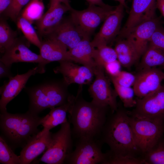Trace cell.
I'll return each instance as SVG.
<instances>
[{
  "label": "cell",
  "instance_id": "12",
  "mask_svg": "<svg viewBox=\"0 0 164 164\" xmlns=\"http://www.w3.org/2000/svg\"><path fill=\"white\" fill-rule=\"evenodd\" d=\"M124 8L119 4L105 19L99 31L91 41L94 47L108 45L118 36L124 16Z\"/></svg>",
  "mask_w": 164,
  "mask_h": 164
},
{
  "label": "cell",
  "instance_id": "26",
  "mask_svg": "<svg viewBox=\"0 0 164 164\" xmlns=\"http://www.w3.org/2000/svg\"><path fill=\"white\" fill-rule=\"evenodd\" d=\"M18 38L16 32L6 21L1 19L0 22V51L3 54L14 43Z\"/></svg>",
  "mask_w": 164,
  "mask_h": 164
},
{
  "label": "cell",
  "instance_id": "7",
  "mask_svg": "<svg viewBox=\"0 0 164 164\" xmlns=\"http://www.w3.org/2000/svg\"><path fill=\"white\" fill-rule=\"evenodd\" d=\"M115 7H103L89 5L87 9L78 10L72 8L70 18L85 38L91 35L100 23L114 10Z\"/></svg>",
  "mask_w": 164,
  "mask_h": 164
},
{
  "label": "cell",
  "instance_id": "3",
  "mask_svg": "<svg viewBox=\"0 0 164 164\" xmlns=\"http://www.w3.org/2000/svg\"><path fill=\"white\" fill-rule=\"evenodd\" d=\"M42 118L28 111L23 114L0 112V136L14 151L22 148L39 132L38 127Z\"/></svg>",
  "mask_w": 164,
  "mask_h": 164
},
{
  "label": "cell",
  "instance_id": "24",
  "mask_svg": "<svg viewBox=\"0 0 164 164\" xmlns=\"http://www.w3.org/2000/svg\"><path fill=\"white\" fill-rule=\"evenodd\" d=\"M114 49L121 66L130 68L140 58L132 42L126 37L117 39Z\"/></svg>",
  "mask_w": 164,
  "mask_h": 164
},
{
  "label": "cell",
  "instance_id": "32",
  "mask_svg": "<svg viewBox=\"0 0 164 164\" xmlns=\"http://www.w3.org/2000/svg\"><path fill=\"white\" fill-rule=\"evenodd\" d=\"M112 82L124 107L129 108L135 106L136 101L134 98L135 94L133 88L120 86L114 82Z\"/></svg>",
  "mask_w": 164,
  "mask_h": 164
},
{
  "label": "cell",
  "instance_id": "17",
  "mask_svg": "<svg viewBox=\"0 0 164 164\" xmlns=\"http://www.w3.org/2000/svg\"><path fill=\"white\" fill-rule=\"evenodd\" d=\"M156 0H132L127 21L117 39L124 38L142 20L155 15Z\"/></svg>",
  "mask_w": 164,
  "mask_h": 164
},
{
  "label": "cell",
  "instance_id": "14",
  "mask_svg": "<svg viewBox=\"0 0 164 164\" xmlns=\"http://www.w3.org/2000/svg\"><path fill=\"white\" fill-rule=\"evenodd\" d=\"M161 24L160 19L155 15H152L138 24L124 38H128L132 42L140 57L148 47L152 35Z\"/></svg>",
  "mask_w": 164,
  "mask_h": 164
},
{
  "label": "cell",
  "instance_id": "35",
  "mask_svg": "<svg viewBox=\"0 0 164 164\" xmlns=\"http://www.w3.org/2000/svg\"><path fill=\"white\" fill-rule=\"evenodd\" d=\"M112 82L125 87H131L135 83L136 76L131 73L125 71H120L114 76H109Z\"/></svg>",
  "mask_w": 164,
  "mask_h": 164
},
{
  "label": "cell",
  "instance_id": "18",
  "mask_svg": "<svg viewBox=\"0 0 164 164\" xmlns=\"http://www.w3.org/2000/svg\"><path fill=\"white\" fill-rule=\"evenodd\" d=\"M46 39L58 42L67 47L68 50L74 47L85 38L70 17L63 18L57 26L46 36Z\"/></svg>",
  "mask_w": 164,
  "mask_h": 164
},
{
  "label": "cell",
  "instance_id": "1",
  "mask_svg": "<svg viewBox=\"0 0 164 164\" xmlns=\"http://www.w3.org/2000/svg\"><path fill=\"white\" fill-rule=\"evenodd\" d=\"M82 85H80L68 111L69 121L73 125L72 135L77 138H96L106 122L109 107L85 100L82 96Z\"/></svg>",
  "mask_w": 164,
  "mask_h": 164
},
{
  "label": "cell",
  "instance_id": "2",
  "mask_svg": "<svg viewBox=\"0 0 164 164\" xmlns=\"http://www.w3.org/2000/svg\"><path fill=\"white\" fill-rule=\"evenodd\" d=\"M108 117L99 139L107 144L110 155L138 156L140 152L136 145L127 112L118 108Z\"/></svg>",
  "mask_w": 164,
  "mask_h": 164
},
{
  "label": "cell",
  "instance_id": "9",
  "mask_svg": "<svg viewBox=\"0 0 164 164\" xmlns=\"http://www.w3.org/2000/svg\"><path fill=\"white\" fill-rule=\"evenodd\" d=\"M104 67L97 64L93 71L95 79L88 89L92 101L101 105L109 107L112 113L118 108L117 101L118 94L111 87L109 79L106 76Z\"/></svg>",
  "mask_w": 164,
  "mask_h": 164
},
{
  "label": "cell",
  "instance_id": "30",
  "mask_svg": "<svg viewBox=\"0 0 164 164\" xmlns=\"http://www.w3.org/2000/svg\"><path fill=\"white\" fill-rule=\"evenodd\" d=\"M143 158L146 164H164V141L161 139Z\"/></svg>",
  "mask_w": 164,
  "mask_h": 164
},
{
  "label": "cell",
  "instance_id": "29",
  "mask_svg": "<svg viewBox=\"0 0 164 164\" xmlns=\"http://www.w3.org/2000/svg\"><path fill=\"white\" fill-rule=\"evenodd\" d=\"M95 49L94 59L96 64L103 66L117 60V54L114 49L108 45H103Z\"/></svg>",
  "mask_w": 164,
  "mask_h": 164
},
{
  "label": "cell",
  "instance_id": "33",
  "mask_svg": "<svg viewBox=\"0 0 164 164\" xmlns=\"http://www.w3.org/2000/svg\"><path fill=\"white\" fill-rule=\"evenodd\" d=\"M106 153L107 159L105 164H146L143 157L112 155Z\"/></svg>",
  "mask_w": 164,
  "mask_h": 164
},
{
  "label": "cell",
  "instance_id": "25",
  "mask_svg": "<svg viewBox=\"0 0 164 164\" xmlns=\"http://www.w3.org/2000/svg\"><path fill=\"white\" fill-rule=\"evenodd\" d=\"M142 56L139 70L158 66L164 67V53L150 44Z\"/></svg>",
  "mask_w": 164,
  "mask_h": 164
},
{
  "label": "cell",
  "instance_id": "19",
  "mask_svg": "<svg viewBox=\"0 0 164 164\" xmlns=\"http://www.w3.org/2000/svg\"><path fill=\"white\" fill-rule=\"evenodd\" d=\"M71 8L61 3H50L48 11L36 21L39 34L45 36L48 35L61 21L64 14Z\"/></svg>",
  "mask_w": 164,
  "mask_h": 164
},
{
  "label": "cell",
  "instance_id": "43",
  "mask_svg": "<svg viewBox=\"0 0 164 164\" xmlns=\"http://www.w3.org/2000/svg\"><path fill=\"white\" fill-rule=\"evenodd\" d=\"M118 2L120 4L123 5L125 8L127 7L125 0H114Z\"/></svg>",
  "mask_w": 164,
  "mask_h": 164
},
{
  "label": "cell",
  "instance_id": "34",
  "mask_svg": "<svg viewBox=\"0 0 164 164\" xmlns=\"http://www.w3.org/2000/svg\"><path fill=\"white\" fill-rule=\"evenodd\" d=\"M31 0H11V3L4 12L5 15L14 21H16L22 8Z\"/></svg>",
  "mask_w": 164,
  "mask_h": 164
},
{
  "label": "cell",
  "instance_id": "23",
  "mask_svg": "<svg viewBox=\"0 0 164 164\" xmlns=\"http://www.w3.org/2000/svg\"><path fill=\"white\" fill-rule=\"evenodd\" d=\"M74 96L72 95L66 103L50 109L49 113L43 117L41 125L43 129L37 134L40 136L59 125L68 121L67 114L72 103Z\"/></svg>",
  "mask_w": 164,
  "mask_h": 164
},
{
  "label": "cell",
  "instance_id": "41",
  "mask_svg": "<svg viewBox=\"0 0 164 164\" xmlns=\"http://www.w3.org/2000/svg\"><path fill=\"white\" fill-rule=\"evenodd\" d=\"M156 6L164 18V0H156Z\"/></svg>",
  "mask_w": 164,
  "mask_h": 164
},
{
  "label": "cell",
  "instance_id": "39",
  "mask_svg": "<svg viewBox=\"0 0 164 164\" xmlns=\"http://www.w3.org/2000/svg\"><path fill=\"white\" fill-rule=\"evenodd\" d=\"M11 0H0V13L4 12L10 5Z\"/></svg>",
  "mask_w": 164,
  "mask_h": 164
},
{
  "label": "cell",
  "instance_id": "22",
  "mask_svg": "<svg viewBox=\"0 0 164 164\" xmlns=\"http://www.w3.org/2000/svg\"><path fill=\"white\" fill-rule=\"evenodd\" d=\"M40 55L48 63L53 61H72L66 47L56 41L46 39L42 41Z\"/></svg>",
  "mask_w": 164,
  "mask_h": 164
},
{
  "label": "cell",
  "instance_id": "16",
  "mask_svg": "<svg viewBox=\"0 0 164 164\" xmlns=\"http://www.w3.org/2000/svg\"><path fill=\"white\" fill-rule=\"evenodd\" d=\"M53 69L55 73H60L64 82L68 86L72 84L80 85L87 84L92 81L94 74L93 71L84 66H79L73 62L62 61Z\"/></svg>",
  "mask_w": 164,
  "mask_h": 164
},
{
  "label": "cell",
  "instance_id": "27",
  "mask_svg": "<svg viewBox=\"0 0 164 164\" xmlns=\"http://www.w3.org/2000/svg\"><path fill=\"white\" fill-rule=\"evenodd\" d=\"M44 5L41 0H31L22 11L21 15L32 23L43 16Z\"/></svg>",
  "mask_w": 164,
  "mask_h": 164
},
{
  "label": "cell",
  "instance_id": "20",
  "mask_svg": "<svg viewBox=\"0 0 164 164\" xmlns=\"http://www.w3.org/2000/svg\"><path fill=\"white\" fill-rule=\"evenodd\" d=\"M52 134L50 131L40 136L36 134L30 139L22 148L19 155L21 164L30 163L46 151L51 142Z\"/></svg>",
  "mask_w": 164,
  "mask_h": 164
},
{
  "label": "cell",
  "instance_id": "31",
  "mask_svg": "<svg viewBox=\"0 0 164 164\" xmlns=\"http://www.w3.org/2000/svg\"><path fill=\"white\" fill-rule=\"evenodd\" d=\"M14 151L0 136V163L2 164H21L19 156L16 155Z\"/></svg>",
  "mask_w": 164,
  "mask_h": 164
},
{
  "label": "cell",
  "instance_id": "6",
  "mask_svg": "<svg viewBox=\"0 0 164 164\" xmlns=\"http://www.w3.org/2000/svg\"><path fill=\"white\" fill-rule=\"evenodd\" d=\"M70 124L69 121L62 124L60 129L52 134L50 144L39 162L48 164H64L66 158L72 151Z\"/></svg>",
  "mask_w": 164,
  "mask_h": 164
},
{
  "label": "cell",
  "instance_id": "10",
  "mask_svg": "<svg viewBox=\"0 0 164 164\" xmlns=\"http://www.w3.org/2000/svg\"><path fill=\"white\" fill-rule=\"evenodd\" d=\"M131 116L164 121V84L158 90L137 99Z\"/></svg>",
  "mask_w": 164,
  "mask_h": 164
},
{
  "label": "cell",
  "instance_id": "36",
  "mask_svg": "<svg viewBox=\"0 0 164 164\" xmlns=\"http://www.w3.org/2000/svg\"><path fill=\"white\" fill-rule=\"evenodd\" d=\"M149 44L164 53V28L161 25L154 32L150 39Z\"/></svg>",
  "mask_w": 164,
  "mask_h": 164
},
{
  "label": "cell",
  "instance_id": "42",
  "mask_svg": "<svg viewBox=\"0 0 164 164\" xmlns=\"http://www.w3.org/2000/svg\"><path fill=\"white\" fill-rule=\"evenodd\" d=\"M61 3L64 4L69 8H71L70 0H50V3Z\"/></svg>",
  "mask_w": 164,
  "mask_h": 164
},
{
  "label": "cell",
  "instance_id": "21",
  "mask_svg": "<svg viewBox=\"0 0 164 164\" xmlns=\"http://www.w3.org/2000/svg\"><path fill=\"white\" fill-rule=\"evenodd\" d=\"M95 48L90 39L84 38L68 51L72 61L82 64L93 72L97 66L94 59Z\"/></svg>",
  "mask_w": 164,
  "mask_h": 164
},
{
  "label": "cell",
  "instance_id": "4",
  "mask_svg": "<svg viewBox=\"0 0 164 164\" xmlns=\"http://www.w3.org/2000/svg\"><path fill=\"white\" fill-rule=\"evenodd\" d=\"M68 86L62 79L25 87L29 99L28 111L38 115L46 108L51 109L66 103L72 96L68 92Z\"/></svg>",
  "mask_w": 164,
  "mask_h": 164
},
{
  "label": "cell",
  "instance_id": "37",
  "mask_svg": "<svg viewBox=\"0 0 164 164\" xmlns=\"http://www.w3.org/2000/svg\"><path fill=\"white\" fill-rule=\"evenodd\" d=\"M121 66L120 62L117 60L106 64L104 68L109 76H114L121 71Z\"/></svg>",
  "mask_w": 164,
  "mask_h": 164
},
{
  "label": "cell",
  "instance_id": "38",
  "mask_svg": "<svg viewBox=\"0 0 164 164\" xmlns=\"http://www.w3.org/2000/svg\"><path fill=\"white\" fill-rule=\"evenodd\" d=\"M11 67L6 66L3 63L0 61V78L8 77L9 78L13 77L11 71Z\"/></svg>",
  "mask_w": 164,
  "mask_h": 164
},
{
  "label": "cell",
  "instance_id": "11",
  "mask_svg": "<svg viewBox=\"0 0 164 164\" xmlns=\"http://www.w3.org/2000/svg\"><path fill=\"white\" fill-rule=\"evenodd\" d=\"M45 67L38 64L26 73L17 74L9 78L1 87L0 94V112L7 111L6 106L25 87L29 78L36 73H43L45 72Z\"/></svg>",
  "mask_w": 164,
  "mask_h": 164
},
{
  "label": "cell",
  "instance_id": "28",
  "mask_svg": "<svg viewBox=\"0 0 164 164\" xmlns=\"http://www.w3.org/2000/svg\"><path fill=\"white\" fill-rule=\"evenodd\" d=\"M17 26L22 32L27 41L40 48L42 41L39 39L32 23L19 15L16 21Z\"/></svg>",
  "mask_w": 164,
  "mask_h": 164
},
{
  "label": "cell",
  "instance_id": "13",
  "mask_svg": "<svg viewBox=\"0 0 164 164\" xmlns=\"http://www.w3.org/2000/svg\"><path fill=\"white\" fill-rule=\"evenodd\" d=\"M29 43L17 38L13 44L3 53L0 61L10 67L14 63L26 62L36 63L45 67L48 63L40 54H36L29 49Z\"/></svg>",
  "mask_w": 164,
  "mask_h": 164
},
{
  "label": "cell",
  "instance_id": "8",
  "mask_svg": "<svg viewBox=\"0 0 164 164\" xmlns=\"http://www.w3.org/2000/svg\"><path fill=\"white\" fill-rule=\"evenodd\" d=\"M74 151L68 155L64 163L70 164H105L106 153L101 150V144L94 138H78Z\"/></svg>",
  "mask_w": 164,
  "mask_h": 164
},
{
  "label": "cell",
  "instance_id": "5",
  "mask_svg": "<svg viewBox=\"0 0 164 164\" xmlns=\"http://www.w3.org/2000/svg\"><path fill=\"white\" fill-rule=\"evenodd\" d=\"M128 119L137 147L143 154L162 139L164 121L129 116Z\"/></svg>",
  "mask_w": 164,
  "mask_h": 164
},
{
  "label": "cell",
  "instance_id": "40",
  "mask_svg": "<svg viewBox=\"0 0 164 164\" xmlns=\"http://www.w3.org/2000/svg\"><path fill=\"white\" fill-rule=\"evenodd\" d=\"M89 5H94L103 7H108L110 6L104 3L102 0H86Z\"/></svg>",
  "mask_w": 164,
  "mask_h": 164
},
{
  "label": "cell",
  "instance_id": "15",
  "mask_svg": "<svg viewBox=\"0 0 164 164\" xmlns=\"http://www.w3.org/2000/svg\"><path fill=\"white\" fill-rule=\"evenodd\" d=\"M133 86L135 95L139 98L159 89L164 80V73L156 67L139 70Z\"/></svg>",
  "mask_w": 164,
  "mask_h": 164
}]
</instances>
